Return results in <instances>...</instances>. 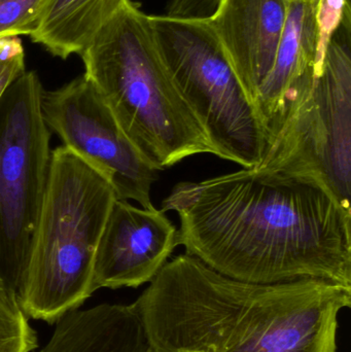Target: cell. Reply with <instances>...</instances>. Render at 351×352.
Wrapping results in <instances>:
<instances>
[{
  "label": "cell",
  "instance_id": "cell-1",
  "mask_svg": "<svg viewBox=\"0 0 351 352\" xmlns=\"http://www.w3.org/2000/svg\"><path fill=\"white\" fill-rule=\"evenodd\" d=\"M161 209L179 217L185 254L220 274L351 287V213L309 180L243 168L179 182Z\"/></svg>",
  "mask_w": 351,
  "mask_h": 352
},
{
  "label": "cell",
  "instance_id": "cell-2",
  "mask_svg": "<svg viewBox=\"0 0 351 352\" xmlns=\"http://www.w3.org/2000/svg\"><path fill=\"white\" fill-rule=\"evenodd\" d=\"M132 305L150 352H337L351 287L321 279L256 283L183 254Z\"/></svg>",
  "mask_w": 351,
  "mask_h": 352
},
{
  "label": "cell",
  "instance_id": "cell-3",
  "mask_svg": "<svg viewBox=\"0 0 351 352\" xmlns=\"http://www.w3.org/2000/svg\"><path fill=\"white\" fill-rule=\"evenodd\" d=\"M80 57L84 76L156 170L216 156L165 62L152 18L137 4L125 0Z\"/></svg>",
  "mask_w": 351,
  "mask_h": 352
},
{
  "label": "cell",
  "instance_id": "cell-4",
  "mask_svg": "<svg viewBox=\"0 0 351 352\" xmlns=\"http://www.w3.org/2000/svg\"><path fill=\"white\" fill-rule=\"evenodd\" d=\"M117 200L111 182L66 146L52 151L18 297L27 316L56 324L95 293V256Z\"/></svg>",
  "mask_w": 351,
  "mask_h": 352
},
{
  "label": "cell",
  "instance_id": "cell-5",
  "mask_svg": "<svg viewBox=\"0 0 351 352\" xmlns=\"http://www.w3.org/2000/svg\"><path fill=\"white\" fill-rule=\"evenodd\" d=\"M350 10L307 78L257 170L309 180L351 213Z\"/></svg>",
  "mask_w": 351,
  "mask_h": 352
},
{
  "label": "cell",
  "instance_id": "cell-6",
  "mask_svg": "<svg viewBox=\"0 0 351 352\" xmlns=\"http://www.w3.org/2000/svg\"><path fill=\"white\" fill-rule=\"evenodd\" d=\"M150 18L165 62L216 156L257 167L267 134L208 19Z\"/></svg>",
  "mask_w": 351,
  "mask_h": 352
},
{
  "label": "cell",
  "instance_id": "cell-7",
  "mask_svg": "<svg viewBox=\"0 0 351 352\" xmlns=\"http://www.w3.org/2000/svg\"><path fill=\"white\" fill-rule=\"evenodd\" d=\"M43 85L25 70L0 100V278L18 291L51 161Z\"/></svg>",
  "mask_w": 351,
  "mask_h": 352
},
{
  "label": "cell",
  "instance_id": "cell-8",
  "mask_svg": "<svg viewBox=\"0 0 351 352\" xmlns=\"http://www.w3.org/2000/svg\"><path fill=\"white\" fill-rule=\"evenodd\" d=\"M43 120L63 146L104 176L117 200L136 201L154 207V168L126 135L106 103L84 76L54 91L41 100Z\"/></svg>",
  "mask_w": 351,
  "mask_h": 352
},
{
  "label": "cell",
  "instance_id": "cell-9",
  "mask_svg": "<svg viewBox=\"0 0 351 352\" xmlns=\"http://www.w3.org/2000/svg\"><path fill=\"white\" fill-rule=\"evenodd\" d=\"M179 246V230L162 209L115 200L95 256L93 287L117 289L150 283Z\"/></svg>",
  "mask_w": 351,
  "mask_h": 352
},
{
  "label": "cell",
  "instance_id": "cell-10",
  "mask_svg": "<svg viewBox=\"0 0 351 352\" xmlns=\"http://www.w3.org/2000/svg\"><path fill=\"white\" fill-rule=\"evenodd\" d=\"M290 0H220L210 25L251 102L271 72Z\"/></svg>",
  "mask_w": 351,
  "mask_h": 352
},
{
  "label": "cell",
  "instance_id": "cell-11",
  "mask_svg": "<svg viewBox=\"0 0 351 352\" xmlns=\"http://www.w3.org/2000/svg\"><path fill=\"white\" fill-rule=\"evenodd\" d=\"M315 54L317 27L311 1L290 0L273 66L253 102L267 134V142L315 72Z\"/></svg>",
  "mask_w": 351,
  "mask_h": 352
},
{
  "label": "cell",
  "instance_id": "cell-12",
  "mask_svg": "<svg viewBox=\"0 0 351 352\" xmlns=\"http://www.w3.org/2000/svg\"><path fill=\"white\" fill-rule=\"evenodd\" d=\"M55 324L51 338L38 352H150L132 304L73 310Z\"/></svg>",
  "mask_w": 351,
  "mask_h": 352
},
{
  "label": "cell",
  "instance_id": "cell-13",
  "mask_svg": "<svg viewBox=\"0 0 351 352\" xmlns=\"http://www.w3.org/2000/svg\"><path fill=\"white\" fill-rule=\"evenodd\" d=\"M125 0H45L30 37L56 57L80 55Z\"/></svg>",
  "mask_w": 351,
  "mask_h": 352
},
{
  "label": "cell",
  "instance_id": "cell-14",
  "mask_svg": "<svg viewBox=\"0 0 351 352\" xmlns=\"http://www.w3.org/2000/svg\"><path fill=\"white\" fill-rule=\"evenodd\" d=\"M38 336L21 305L18 292L0 278V352H32Z\"/></svg>",
  "mask_w": 351,
  "mask_h": 352
},
{
  "label": "cell",
  "instance_id": "cell-15",
  "mask_svg": "<svg viewBox=\"0 0 351 352\" xmlns=\"http://www.w3.org/2000/svg\"><path fill=\"white\" fill-rule=\"evenodd\" d=\"M317 27L315 72L323 65L328 47L350 10L348 0H310Z\"/></svg>",
  "mask_w": 351,
  "mask_h": 352
},
{
  "label": "cell",
  "instance_id": "cell-16",
  "mask_svg": "<svg viewBox=\"0 0 351 352\" xmlns=\"http://www.w3.org/2000/svg\"><path fill=\"white\" fill-rule=\"evenodd\" d=\"M45 0H0V41L30 35Z\"/></svg>",
  "mask_w": 351,
  "mask_h": 352
},
{
  "label": "cell",
  "instance_id": "cell-17",
  "mask_svg": "<svg viewBox=\"0 0 351 352\" xmlns=\"http://www.w3.org/2000/svg\"><path fill=\"white\" fill-rule=\"evenodd\" d=\"M25 52L20 37L0 41V100L8 87L25 72Z\"/></svg>",
  "mask_w": 351,
  "mask_h": 352
},
{
  "label": "cell",
  "instance_id": "cell-18",
  "mask_svg": "<svg viewBox=\"0 0 351 352\" xmlns=\"http://www.w3.org/2000/svg\"><path fill=\"white\" fill-rule=\"evenodd\" d=\"M220 0H170L167 14L181 18L207 19L214 14Z\"/></svg>",
  "mask_w": 351,
  "mask_h": 352
}]
</instances>
